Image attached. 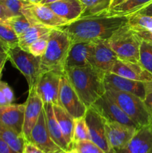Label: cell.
<instances>
[{
  "mask_svg": "<svg viewBox=\"0 0 152 153\" xmlns=\"http://www.w3.org/2000/svg\"><path fill=\"white\" fill-rule=\"evenodd\" d=\"M105 128L109 146L115 153L127 146L137 131V128L113 122H106Z\"/></svg>",
  "mask_w": 152,
  "mask_h": 153,
  "instance_id": "obj_16",
  "label": "cell"
},
{
  "mask_svg": "<svg viewBox=\"0 0 152 153\" xmlns=\"http://www.w3.org/2000/svg\"><path fill=\"white\" fill-rule=\"evenodd\" d=\"M0 153H18L0 138Z\"/></svg>",
  "mask_w": 152,
  "mask_h": 153,
  "instance_id": "obj_41",
  "label": "cell"
},
{
  "mask_svg": "<svg viewBox=\"0 0 152 153\" xmlns=\"http://www.w3.org/2000/svg\"><path fill=\"white\" fill-rule=\"evenodd\" d=\"M65 153H78V152H77V151L75 150V149H70L69 150L66 151Z\"/></svg>",
  "mask_w": 152,
  "mask_h": 153,
  "instance_id": "obj_49",
  "label": "cell"
},
{
  "mask_svg": "<svg viewBox=\"0 0 152 153\" xmlns=\"http://www.w3.org/2000/svg\"><path fill=\"white\" fill-rule=\"evenodd\" d=\"M83 10L80 17L99 16L108 13L113 0H80Z\"/></svg>",
  "mask_w": 152,
  "mask_h": 153,
  "instance_id": "obj_27",
  "label": "cell"
},
{
  "mask_svg": "<svg viewBox=\"0 0 152 153\" xmlns=\"http://www.w3.org/2000/svg\"><path fill=\"white\" fill-rule=\"evenodd\" d=\"M43 0H28L30 3H32V4H40Z\"/></svg>",
  "mask_w": 152,
  "mask_h": 153,
  "instance_id": "obj_48",
  "label": "cell"
},
{
  "mask_svg": "<svg viewBox=\"0 0 152 153\" xmlns=\"http://www.w3.org/2000/svg\"><path fill=\"white\" fill-rule=\"evenodd\" d=\"M94 43L72 42L66 60L65 70L85 66L94 67Z\"/></svg>",
  "mask_w": 152,
  "mask_h": 153,
  "instance_id": "obj_13",
  "label": "cell"
},
{
  "mask_svg": "<svg viewBox=\"0 0 152 153\" xmlns=\"http://www.w3.org/2000/svg\"><path fill=\"white\" fill-rule=\"evenodd\" d=\"M104 85L106 90L112 89L115 91L132 94L144 100L145 97V82L131 80L122 77L112 73L104 74Z\"/></svg>",
  "mask_w": 152,
  "mask_h": 153,
  "instance_id": "obj_15",
  "label": "cell"
},
{
  "mask_svg": "<svg viewBox=\"0 0 152 153\" xmlns=\"http://www.w3.org/2000/svg\"><path fill=\"white\" fill-rule=\"evenodd\" d=\"M45 5L48 6L68 23L79 19L83 10L80 0H60Z\"/></svg>",
  "mask_w": 152,
  "mask_h": 153,
  "instance_id": "obj_21",
  "label": "cell"
},
{
  "mask_svg": "<svg viewBox=\"0 0 152 153\" xmlns=\"http://www.w3.org/2000/svg\"><path fill=\"white\" fill-rule=\"evenodd\" d=\"M94 67L104 73H110L117 61V55L109 44L108 40L95 43L94 50Z\"/></svg>",
  "mask_w": 152,
  "mask_h": 153,
  "instance_id": "obj_20",
  "label": "cell"
},
{
  "mask_svg": "<svg viewBox=\"0 0 152 153\" xmlns=\"http://www.w3.org/2000/svg\"><path fill=\"white\" fill-rule=\"evenodd\" d=\"M7 53L9 61L25 76L29 89L35 87L42 73L41 57L34 56L19 46L9 48Z\"/></svg>",
  "mask_w": 152,
  "mask_h": 153,
  "instance_id": "obj_6",
  "label": "cell"
},
{
  "mask_svg": "<svg viewBox=\"0 0 152 153\" xmlns=\"http://www.w3.org/2000/svg\"><path fill=\"white\" fill-rule=\"evenodd\" d=\"M10 17H11V16L9 13V12L7 11L3 3L0 1V22H4Z\"/></svg>",
  "mask_w": 152,
  "mask_h": 153,
  "instance_id": "obj_39",
  "label": "cell"
},
{
  "mask_svg": "<svg viewBox=\"0 0 152 153\" xmlns=\"http://www.w3.org/2000/svg\"><path fill=\"white\" fill-rule=\"evenodd\" d=\"M7 105H10L7 102V99H6L5 96L4 95L1 90L0 89V107H3V106H6Z\"/></svg>",
  "mask_w": 152,
  "mask_h": 153,
  "instance_id": "obj_44",
  "label": "cell"
},
{
  "mask_svg": "<svg viewBox=\"0 0 152 153\" xmlns=\"http://www.w3.org/2000/svg\"><path fill=\"white\" fill-rule=\"evenodd\" d=\"M44 103L37 94L36 86L29 89V94L25 102V116L22 128V135L25 140L28 141L31 134V130L43 110Z\"/></svg>",
  "mask_w": 152,
  "mask_h": 153,
  "instance_id": "obj_14",
  "label": "cell"
},
{
  "mask_svg": "<svg viewBox=\"0 0 152 153\" xmlns=\"http://www.w3.org/2000/svg\"><path fill=\"white\" fill-rule=\"evenodd\" d=\"M43 109H44L45 114H46V120L48 131H49V134L53 141L65 152L69 150V146L67 144L66 141L64 138L59 123L55 117L53 105L49 103H46V104H44Z\"/></svg>",
  "mask_w": 152,
  "mask_h": 153,
  "instance_id": "obj_22",
  "label": "cell"
},
{
  "mask_svg": "<svg viewBox=\"0 0 152 153\" xmlns=\"http://www.w3.org/2000/svg\"><path fill=\"white\" fill-rule=\"evenodd\" d=\"M52 28L40 24H34L30 26L23 34L19 36V46L28 51L30 45L38 39L49 34Z\"/></svg>",
  "mask_w": 152,
  "mask_h": 153,
  "instance_id": "obj_25",
  "label": "cell"
},
{
  "mask_svg": "<svg viewBox=\"0 0 152 153\" xmlns=\"http://www.w3.org/2000/svg\"><path fill=\"white\" fill-rule=\"evenodd\" d=\"M151 124H152V123H151Z\"/></svg>",
  "mask_w": 152,
  "mask_h": 153,
  "instance_id": "obj_52",
  "label": "cell"
},
{
  "mask_svg": "<svg viewBox=\"0 0 152 153\" xmlns=\"http://www.w3.org/2000/svg\"><path fill=\"white\" fill-rule=\"evenodd\" d=\"M142 40L128 25H122L108 40L109 44L118 58L139 64V47Z\"/></svg>",
  "mask_w": 152,
  "mask_h": 153,
  "instance_id": "obj_5",
  "label": "cell"
},
{
  "mask_svg": "<svg viewBox=\"0 0 152 153\" xmlns=\"http://www.w3.org/2000/svg\"><path fill=\"white\" fill-rule=\"evenodd\" d=\"M0 40L9 48L19 46V37L13 28L4 22H0Z\"/></svg>",
  "mask_w": 152,
  "mask_h": 153,
  "instance_id": "obj_31",
  "label": "cell"
},
{
  "mask_svg": "<svg viewBox=\"0 0 152 153\" xmlns=\"http://www.w3.org/2000/svg\"><path fill=\"white\" fill-rule=\"evenodd\" d=\"M137 13H139V14L152 16V2L151 3V4H149L148 6H146V7H145L144 8L142 9V10H139V11L137 12Z\"/></svg>",
  "mask_w": 152,
  "mask_h": 153,
  "instance_id": "obj_43",
  "label": "cell"
},
{
  "mask_svg": "<svg viewBox=\"0 0 152 153\" xmlns=\"http://www.w3.org/2000/svg\"><path fill=\"white\" fill-rule=\"evenodd\" d=\"M116 153H152V124L137 128L127 146Z\"/></svg>",
  "mask_w": 152,
  "mask_h": 153,
  "instance_id": "obj_17",
  "label": "cell"
},
{
  "mask_svg": "<svg viewBox=\"0 0 152 153\" xmlns=\"http://www.w3.org/2000/svg\"><path fill=\"white\" fill-rule=\"evenodd\" d=\"M7 60H8V57H7V52H0V75H1L2 69Z\"/></svg>",
  "mask_w": 152,
  "mask_h": 153,
  "instance_id": "obj_42",
  "label": "cell"
},
{
  "mask_svg": "<svg viewBox=\"0 0 152 153\" xmlns=\"http://www.w3.org/2000/svg\"><path fill=\"white\" fill-rule=\"evenodd\" d=\"M0 138L18 153H23L25 148V137L0 121Z\"/></svg>",
  "mask_w": 152,
  "mask_h": 153,
  "instance_id": "obj_26",
  "label": "cell"
},
{
  "mask_svg": "<svg viewBox=\"0 0 152 153\" xmlns=\"http://www.w3.org/2000/svg\"><path fill=\"white\" fill-rule=\"evenodd\" d=\"M0 89L1 90V91L3 92L4 95L5 96L6 99H7L9 104H13V101H14L15 100V97L14 94H13L11 88H10L6 82H2V81L0 80Z\"/></svg>",
  "mask_w": 152,
  "mask_h": 153,
  "instance_id": "obj_37",
  "label": "cell"
},
{
  "mask_svg": "<svg viewBox=\"0 0 152 153\" xmlns=\"http://www.w3.org/2000/svg\"><path fill=\"white\" fill-rule=\"evenodd\" d=\"M60 1V0H43L40 4H50V3H54V2H56V1Z\"/></svg>",
  "mask_w": 152,
  "mask_h": 153,
  "instance_id": "obj_46",
  "label": "cell"
},
{
  "mask_svg": "<svg viewBox=\"0 0 152 153\" xmlns=\"http://www.w3.org/2000/svg\"><path fill=\"white\" fill-rule=\"evenodd\" d=\"M92 107L104 117L106 122L118 123L137 129L139 128L122 110V108L105 94L98 99L93 103Z\"/></svg>",
  "mask_w": 152,
  "mask_h": 153,
  "instance_id": "obj_10",
  "label": "cell"
},
{
  "mask_svg": "<svg viewBox=\"0 0 152 153\" xmlns=\"http://www.w3.org/2000/svg\"><path fill=\"white\" fill-rule=\"evenodd\" d=\"M105 94L115 102L138 127L152 123V117L144 100L129 93L108 89Z\"/></svg>",
  "mask_w": 152,
  "mask_h": 153,
  "instance_id": "obj_4",
  "label": "cell"
},
{
  "mask_svg": "<svg viewBox=\"0 0 152 153\" xmlns=\"http://www.w3.org/2000/svg\"><path fill=\"white\" fill-rule=\"evenodd\" d=\"M104 74L96 67L85 66L66 69L63 75L83 104L89 108L105 94Z\"/></svg>",
  "mask_w": 152,
  "mask_h": 153,
  "instance_id": "obj_2",
  "label": "cell"
},
{
  "mask_svg": "<svg viewBox=\"0 0 152 153\" xmlns=\"http://www.w3.org/2000/svg\"><path fill=\"white\" fill-rule=\"evenodd\" d=\"M128 24L134 31H147L152 33V16L134 13L128 16Z\"/></svg>",
  "mask_w": 152,
  "mask_h": 153,
  "instance_id": "obj_28",
  "label": "cell"
},
{
  "mask_svg": "<svg viewBox=\"0 0 152 153\" xmlns=\"http://www.w3.org/2000/svg\"><path fill=\"white\" fill-rule=\"evenodd\" d=\"M72 149H75L78 153H105L98 145L90 140L74 142Z\"/></svg>",
  "mask_w": 152,
  "mask_h": 153,
  "instance_id": "obj_33",
  "label": "cell"
},
{
  "mask_svg": "<svg viewBox=\"0 0 152 153\" xmlns=\"http://www.w3.org/2000/svg\"><path fill=\"white\" fill-rule=\"evenodd\" d=\"M83 140H90L89 130L84 117L75 119L72 143L74 142Z\"/></svg>",
  "mask_w": 152,
  "mask_h": 153,
  "instance_id": "obj_32",
  "label": "cell"
},
{
  "mask_svg": "<svg viewBox=\"0 0 152 153\" xmlns=\"http://www.w3.org/2000/svg\"><path fill=\"white\" fill-rule=\"evenodd\" d=\"M22 1H28V0H22Z\"/></svg>",
  "mask_w": 152,
  "mask_h": 153,
  "instance_id": "obj_50",
  "label": "cell"
},
{
  "mask_svg": "<svg viewBox=\"0 0 152 153\" xmlns=\"http://www.w3.org/2000/svg\"><path fill=\"white\" fill-rule=\"evenodd\" d=\"M25 116L24 104H10L0 107V121L22 135Z\"/></svg>",
  "mask_w": 152,
  "mask_h": 153,
  "instance_id": "obj_19",
  "label": "cell"
},
{
  "mask_svg": "<svg viewBox=\"0 0 152 153\" xmlns=\"http://www.w3.org/2000/svg\"><path fill=\"white\" fill-rule=\"evenodd\" d=\"M152 2V0H123L117 5L111 7L107 14L111 16H129Z\"/></svg>",
  "mask_w": 152,
  "mask_h": 153,
  "instance_id": "obj_24",
  "label": "cell"
},
{
  "mask_svg": "<svg viewBox=\"0 0 152 153\" xmlns=\"http://www.w3.org/2000/svg\"><path fill=\"white\" fill-rule=\"evenodd\" d=\"M122 1H123V0H113V1H112V4H111V7L117 5L118 4H119L120 2H122ZM111 7H110V8H111Z\"/></svg>",
  "mask_w": 152,
  "mask_h": 153,
  "instance_id": "obj_47",
  "label": "cell"
},
{
  "mask_svg": "<svg viewBox=\"0 0 152 153\" xmlns=\"http://www.w3.org/2000/svg\"><path fill=\"white\" fill-rule=\"evenodd\" d=\"M139 64L152 75V43L151 42L141 41Z\"/></svg>",
  "mask_w": 152,
  "mask_h": 153,
  "instance_id": "obj_30",
  "label": "cell"
},
{
  "mask_svg": "<svg viewBox=\"0 0 152 153\" xmlns=\"http://www.w3.org/2000/svg\"><path fill=\"white\" fill-rule=\"evenodd\" d=\"M72 43L69 37L61 28H52L49 33L46 50L41 57L42 73L54 70L64 74L66 60Z\"/></svg>",
  "mask_w": 152,
  "mask_h": 153,
  "instance_id": "obj_3",
  "label": "cell"
},
{
  "mask_svg": "<svg viewBox=\"0 0 152 153\" xmlns=\"http://www.w3.org/2000/svg\"><path fill=\"white\" fill-rule=\"evenodd\" d=\"M0 78H1V75H0Z\"/></svg>",
  "mask_w": 152,
  "mask_h": 153,
  "instance_id": "obj_51",
  "label": "cell"
},
{
  "mask_svg": "<svg viewBox=\"0 0 152 153\" xmlns=\"http://www.w3.org/2000/svg\"><path fill=\"white\" fill-rule=\"evenodd\" d=\"M23 153H46L31 142L26 141Z\"/></svg>",
  "mask_w": 152,
  "mask_h": 153,
  "instance_id": "obj_38",
  "label": "cell"
},
{
  "mask_svg": "<svg viewBox=\"0 0 152 153\" xmlns=\"http://www.w3.org/2000/svg\"><path fill=\"white\" fill-rule=\"evenodd\" d=\"M145 97L144 102L152 117V81L145 82Z\"/></svg>",
  "mask_w": 152,
  "mask_h": 153,
  "instance_id": "obj_36",
  "label": "cell"
},
{
  "mask_svg": "<svg viewBox=\"0 0 152 153\" xmlns=\"http://www.w3.org/2000/svg\"><path fill=\"white\" fill-rule=\"evenodd\" d=\"M28 141L32 143L46 153H65V151L53 141L49 134L44 109L42 111L38 120L31 130Z\"/></svg>",
  "mask_w": 152,
  "mask_h": 153,
  "instance_id": "obj_12",
  "label": "cell"
},
{
  "mask_svg": "<svg viewBox=\"0 0 152 153\" xmlns=\"http://www.w3.org/2000/svg\"><path fill=\"white\" fill-rule=\"evenodd\" d=\"M10 16H19V15H22V10H23L24 6L25 5L28 1H22V0H0Z\"/></svg>",
  "mask_w": 152,
  "mask_h": 153,
  "instance_id": "obj_35",
  "label": "cell"
},
{
  "mask_svg": "<svg viewBox=\"0 0 152 153\" xmlns=\"http://www.w3.org/2000/svg\"><path fill=\"white\" fill-rule=\"evenodd\" d=\"M8 49V46H7L4 42L1 41V40H0V52H7Z\"/></svg>",
  "mask_w": 152,
  "mask_h": 153,
  "instance_id": "obj_45",
  "label": "cell"
},
{
  "mask_svg": "<svg viewBox=\"0 0 152 153\" xmlns=\"http://www.w3.org/2000/svg\"><path fill=\"white\" fill-rule=\"evenodd\" d=\"M85 121L89 130L90 140L98 145L105 153H115L111 149L106 136V120L94 108L89 107L84 115Z\"/></svg>",
  "mask_w": 152,
  "mask_h": 153,
  "instance_id": "obj_8",
  "label": "cell"
},
{
  "mask_svg": "<svg viewBox=\"0 0 152 153\" xmlns=\"http://www.w3.org/2000/svg\"><path fill=\"white\" fill-rule=\"evenodd\" d=\"M4 23L10 25L13 28V31H15V33L17 34L18 37L23 34L30 26L34 25V24H37L32 19L27 17L26 16L23 14L12 16V17L7 19L4 22Z\"/></svg>",
  "mask_w": 152,
  "mask_h": 153,
  "instance_id": "obj_29",
  "label": "cell"
},
{
  "mask_svg": "<svg viewBox=\"0 0 152 153\" xmlns=\"http://www.w3.org/2000/svg\"><path fill=\"white\" fill-rule=\"evenodd\" d=\"M53 105L55 117L59 123L64 138L70 149H72L75 119L61 105Z\"/></svg>",
  "mask_w": 152,
  "mask_h": 153,
  "instance_id": "obj_23",
  "label": "cell"
},
{
  "mask_svg": "<svg viewBox=\"0 0 152 153\" xmlns=\"http://www.w3.org/2000/svg\"><path fill=\"white\" fill-rule=\"evenodd\" d=\"M50 33V32H49ZM49 34L41 38L38 39L34 43H31L28 49V52L34 55V56L42 57L45 53L47 48L48 41H49Z\"/></svg>",
  "mask_w": 152,
  "mask_h": 153,
  "instance_id": "obj_34",
  "label": "cell"
},
{
  "mask_svg": "<svg viewBox=\"0 0 152 153\" xmlns=\"http://www.w3.org/2000/svg\"><path fill=\"white\" fill-rule=\"evenodd\" d=\"M22 14L30 18L37 24L51 28H61L68 22L55 13L48 6L41 4H32L29 1L25 4Z\"/></svg>",
  "mask_w": 152,
  "mask_h": 153,
  "instance_id": "obj_11",
  "label": "cell"
},
{
  "mask_svg": "<svg viewBox=\"0 0 152 153\" xmlns=\"http://www.w3.org/2000/svg\"><path fill=\"white\" fill-rule=\"evenodd\" d=\"M137 33V35L140 37L142 40H145V41L151 42L152 43V33L149 32L147 31H143V30H140V31H134Z\"/></svg>",
  "mask_w": 152,
  "mask_h": 153,
  "instance_id": "obj_40",
  "label": "cell"
},
{
  "mask_svg": "<svg viewBox=\"0 0 152 153\" xmlns=\"http://www.w3.org/2000/svg\"><path fill=\"white\" fill-rule=\"evenodd\" d=\"M110 73L122 77L140 82L152 81V75L146 71L139 64L118 59Z\"/></svg>",
  "mask_w": 152,
  "mask_h": 153,
  "instance_id": "obj_18",
  "label": "cell"
},
{
  "mask_svg": "<svg viewBox=\"0 0 152 153\" xmlns=\"http://www.w3.org/2000/svg\"><path fill=\"white\" fill-rule=\"evenodd\" d=\"M128 16H111L106 13L80 17L60 28L66 33L72 42L95 43L109 40L115 31L128 23Z\"/></svg>",
  "mask_w": 152,
  "mask_h": 153,
  "instance_id": "obj_1",
  "label": "cell"
},
{
  "mask_svg": "<svg viewBox=\"0 0 152 153\" xmlns=\"http://www.w3.org/2000/svg\"><path fill=\"white\" fill-rule=\"evenodd\" d=\"M58 100L59 105L63 108L74 119L84 117L87 108L80 100V97L64 75H62L61 78Z\"/></svg>",
  "mask_w": 152,
  "mask_h": 153,
  "instance_id": "obj_7",
  "label": "cell"
},
{
  "mask_svg": "<svg viewBox=\"0 0 152 153\" xmlns=\"http://www.w3.org/2000/svg\"><path fill=\"white\" fill-rule=\"evenodd\" d=\"M59 72L49 70L43 72L39 77L36 85L37 94L44 104L59 105V89L61 76Z\"/></svg>",
  "mask_w": 152,
  "mask_h": 153,
  "instance_id": "obj_9",
  "label": "cell"
}]
</instances>
